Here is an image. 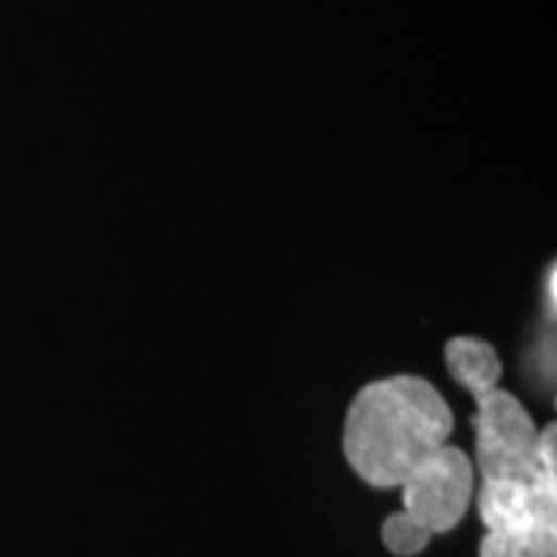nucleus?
I'll return each mask as SVG.
<instances>
[{"mask_svg":"<svg viewBox=\"0 0 557 557\" xmlns=\"http://www.w3.org/2000/svg\"><path fill=\"white\" fill-rule=\"evenodd\" d=\"M474 437V471L483 480H533L557 471L555 424L539 431L523 403L502 387L478 397Z\"/></svg>","mask_w":557,"mask_h":557,"instance_id":"2","label":"nucleus"},{"mask_svg":"<svg viewBox=\"0 0 557 557\" xmlns=\"http://www.w3.org/2000/svg\"><path fill=\"white\" fill-rule=\"evenodd\" d=\"M431 539L434 536H431L416 518H409L406 511L391 515V518L384 520V527H381V542H384V548L397 557L421 555V552L428 548Z\"/></svg>","mask_w":557,"mask_h":557,"instance_id":"7","label":"nucleus"},{"mask_svg":"<svg viewBox=\"0 0 557 557\" xmlns=\"http://www.w3.org/2000/svg\"><path fill=\"white\" fill-rule=\"evenodd\" d=\"M480 557H557V533H486Z\"/></svg>","mask_w":557,"mask_h":557,"instance_id":"6","label":"nucleus"},{"mask_svg":"<svg viewBox=\"0 0 557 557\" xmlns=\"http://www.w3.org/2000/svg\"><path fill=\"white\" fill-rule=\"evenodd\" d=\"M453 409L418 375L372 381L347 406L344 458L362 483L399 490L421 461L453 437Z\"/></svg>","mask_w":557,"mask_h":557,"instance_id":"1","label":"nucleus"},{"mask_svg":"<svg viewBox=\"0 0 557 557\" xmlns=\"http://www.w3.org/2000/svg\"><path fill=\"white\" fill-rule=\"evenodd\" d=\"M478 508L486 533H557V471L533 480H483Z\"/></svg>","mask_w":557,"mask_h":557,"instance_id":"4","label":"nucleus"},{"mask_svg":"<svg viewBox=\"0 0 557 557\" xmlns=\"http://www.w3.org/2000/svg\"><path fill=\"white\" fill-rule=\"evenodd\" d=\"M443 359H446V369L456 379V384H461L474 399L498 387L502 359L490 341L471 338V335L453 338L443 347Z\"/></svg>","mask_w":557,"mask_h":557,"instance_id":"5","label":"nucleus"},{"mask_svg":"<svg viewBox=\"0 0 557 557\" xmlns=\"http://www.w3.org/2000/svg\"><path fill=\"white\" fill-rule=\"evenodd\" d=\"M478 490L474 461L458 446H443L428 461H421L403 480V511L416 518L431 536L453 533L471 511V498Z\"/></svg>","mask_w":557,"mask_h":557,"instance_id":"3","label":"nucleus"}]
</instances>
